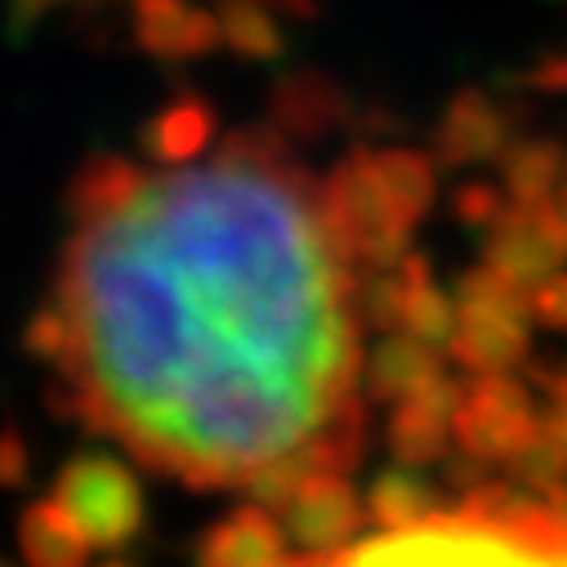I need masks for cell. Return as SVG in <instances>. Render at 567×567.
I'll return each mask as SVG.
<instances>
[{
    "label": "cell",
    "instance_id": "7c38bea8",
    "mask_svg": "<svg viewBox=\"0 0 567 567\" xmlns=\"http://www.w3.org/2000/svg\"><path fill=\"white\" fill-rule=\"evenodd\" d=\"M434 349L439 344L420 340L411 331H384L375 353L362 362V393L371 402H398L411 389L430 384L434 375H443V358Z\"/></svg>",
    "mask_w": 567,
    "mask_h": 567
},
{
    "label": "cell",
    "instance_id": "2e32d148",
    "mask_svg": "<svg viewBox=\"0 0 567 567\" xmlns=\"http://www.w3.org/2000/svg\"><path fill=\"white\" fill-rule=\"evenodd\" d=\"M210 138H215V112L202 99H184L148 125L144 148L157 162H188L210 148Z\"/></svg>",
    "mask_w": 567,
    "mask_h": 567
},
{
    "label": "cell",
    "instance_id": "277c9868",
    "mask_svg": "<svg viewBox=\"0 0 567 567\" xmlns=\"http://www.w3.org/2000/svg\"><path fill=\"white\" fill-rule=\"evenodd\" d=\"M322 206H327V219L353 264L389 268L406 255V237L415 224L389 197V188L371 162V148L349 153L331 171V179L322 184Z\"/></svg>",
    "mask_w": 567,
    "mask_h": 567
},
{
    "label": "cell",
    "instance_id": "5bb4252c",
    "mask_svg": "<svg viewBox=\"0 0 567 567\" xmlns=\"http://www.w3.org/2000/svg\"><path fill=\"white\" fill-rule=\"evenodd\" d=\"M443 509V492L420 478L415 465H398V470H384L375 483H371V496H367V518L375 523V532H398V527H411L420 518H430Z\"/></svg>",
    "mask_w": 567,
    "mask_h": 567
},
{
    "label": "cell",
    "instance_id": "603a6c76",
    "mask_svg": "<svg viewBox=\"0 0 567 567\" xmlns=\"http://www.w3.org/2000/svg\"><path fill=\"white\" fill-rule=\"evenodd\" d=\"M532 318L549 331H567V272L545 277L532 291Z\"/></svg>",
    "mask_w": 567,
    "mask_h": 567
},
{
    "label": "cell",
    "instance_id": "e0dca14e",
    "mask_svg": "<svg viewBox=\"0 0 567 567\" xmlns=\"http://www.w3.org/2000/svg\"><path fill=\"white\" fill-rule=\"evenodd\" d=\"M371 162H375V171H380L389 197L398 202V210H402L411 224H420L424 210L434 206V162L420 157V153H411V148H375Z\"/></svg>",
    "mask_w": 567,
    "mask_h": 567
},
{
    "label": "cell",
    "instance_id": "9c48e42d",
    "mask_svg": "<svg viewBox=\"0 0 567 567\" xmlns=\"http://www.w3.org/2000/svg\"><path fill=\"white\" fill-rule=\"evenodd\" d=\"M456 402L461 384L447 375H434L430 384L411 389L393 402L389 415V447L398 465H434L447 452V439H456Z\"/></svg>",
    "mask_w": 567,
    "mask_h": 567
},
{
    "label": "cell",
    "instance_id": "ffe728a7",
    "mask_svg": "<svg viewBox=\"0 0 567 567\" xmlns=\"http://www.w3.org/2000/svg\"><path fill=\"white\" fill-rule=\"evenodd\" d=\"M402 331L430 340V344H447L452 331H456V300L443 296L430 277L420 281V287L411 291L406 300V313H402Z\"/></svg>",
    "mask_w": 567,
    "mask_h": 567
},
{
    "label": "cell",
    "instance_id": "cb8c5ba5",
    "mask_svg": "<svg viewBox=\"0 0 567 567\" xmlns=\"http://www.w3.org/2000/svg\"><path fill=\"white\" fill-rule=\"evenodd\" d=\"M527 81H532V85H540V90H567V54H563V59L540 63V72H532Z\"/></svg>",
    "mask_w": 567,
    "mask_h": 567
},
{
    "label": "cell",
    "instance_id": "8fae6325",
    "mask_svg": "<svg viewBox=\"0 0 567 567\" xmlns=\"http://www.w3.org/2000/svg\"><path fill=\"white\" fill-rule=\"evenodd\" d=\"M202 563L210 567H268V563H287V532L281 518H272L268 505H241L224 523H215L197 549Z\"/></svg>",
    "mask_w": 567,
    "mask_h": 567
},
{
    "label": "cell",
    "instance_id": "5b68a950",
    "mask_svg": "<svg viewBox=\"0 0 567 567\" xmlns=\"http://www.w3.org/2000/svg\"><path fill=\"white\" fill-rule=\"evenodd\" d=\"M540 424L532 393L505 371L478 375L456 402V443L483 465H509L540 434Z\"/></svg>",
    "mask_w": 567,
    "mask_h": 567
},
{
    "label": "cell",
    "instance_id": "4fadbf2b",
    "mask_svg": "<svg viewBox=\"0 0 567 567\" xmlns=\"http://www.w3.org/2000/svg\"><path fill=\"white\" fill-rule=\"evenodd\" d=\"M138 37L157 54L188 59V54H206L210 45H219L224 28L215 14L193 10L184 0H138Z\"/></svg>",
    "mask_w": 567,
    "mask_h": 567
},
{
    "label": "cell",
    "instance_id": "7402d4cb",
    "mask_svg": "<svg viewBox=\"0 0 567 567\" xmlns=\"http://www.w3.org/2000/svg\"><path fill=\"white\" fill-rule=\"evenodd\" d=\"M452 210H456V219L470 224V228H492L505 206H501V193H496L492 184H465V188L456 193Z\"/></svg>",
    "mask_w": 567,
    "mask_h": 567
},
{
    "label": "cell",
    "instance_id": "3957f363",
    "mask_svg": "<svg viewBox=\"0 0 567 567\" xmlns=\"http://www.w3.org/2000/svg\"><path fill=\"white\" fill-rule=\"evenodd\" d=\"M331 563H532V554L501 523L474 509H439L411 527L353 540L336 549Z\"/></svg>",
    "mask_w": 567,
    "mask_h": 567
},
{
    "label": "cell",
    "instance_id": "44dd1931",
    "mask_svg": "<svg viewBox=\"0 0 567 567\" xmlns=\"http://www.w3.org/2000/svg\"><path fill=\"white\" fill-rule=\"evenodd\" d=\"M532 375L540 380V389H545V398H549L545 430H549V439H554V443L563 447V456H567V367H536Z\"/></svg>",
    "mask_w": 567,
    "mask_h": 567
},
{
    "label": "cell",
    "instance_id": "ba28073f",
    "mask_svg": "<svg viewBox=\"0 0 567 567\" xmlns=\"http://www.w3.org/2000/svg\"><path fill=\"white\" fill-rule=\"evenodd\" d=\"M563 259H567V228L554 202H514L487 228V264L527 291L554 277Z\"/></svg>",
    "mask_w": 567,
    "mask_h": 567
},
{
    "label": "cell",
    "instance_id": "7a4b0ae2",
    "mask_svg": "<svg viewBox=\"0 0 567 567\" xmlns=\"http://www.w3.org/2000/svg\"><path fill=\"white\" fill-rule=\"evenodd\" d=\"M532 322V291L483 264L465 272V281L456 287V331L447 349L474 375L514 371L518 362H527Z\"/></svg>",
    "mask_w": 567,
    "mask_h": 567
},
{
    "label": "cell",
    "instance_id": "ac0fdd59",
    "mask_svg": "<svg viewBox=\"0 0 567 567\" xmlns=\"http://www.w3.org/2000/svg\"><path fill=\"white\" fill-rule=\"evenodd\" d=\"M272 112L291 134H322L340 116L336 85H327L322 76H291L272 94Z\"/></svg>",
    "mask_w": 567,
    "mask_h": 567
},
{
    "label": "cell",
    "instance_id": "d6986e66",
    "mask_svg": "<svg viewBox=\"0 0 567 567\" xmlns=\"http://www.w3.org/2000/svg\"><path fill=\"white\" fill-rule=\"evenodd\" d=\"M219 28L224 41L246 59H277L281 45H287L272 23L268 0H219Z\"/></svg>",
    "mask_w": 567,
    "mask_h": 567
},
{
    "label": "cell",
    "instance_id": "52a82bcc",
    "mask_svg": "<svg viewBox=\"0 0 567 567\" xmlns=\"http://www.w3.org/2000/svg\"><path fill=\"white\" fill-rule=\"evenodd\" d=\"M277 514H281V532L296 545L287 563H331V554L344 549L367 523V509L340 470L313 474Z\"/></svg>",
    "mask_w": 567,
    "mask_h": 567
},
{
    "label": "cell",
    "instance_id": "30bf717a",
    "mask_svg": "<svg viewBox=\"0 0 567 567\" xmlns=\"http://www.w3.org/2000/svg\"><path fill=\"white\" fill-rule=\"evenodd\" d=\"M514 121L501 103H492L478 90H465L447 103V116L439 125V157L447 166H478L509 148Z\"/></svg>",
    "mask_w": 567,
    "mask_h": 567
},
{
    "label": "cell",
    "instance_id": "9a60e30c",
    "mask_svg": "<svg viewBox=\"0 0 567 567\" xmlns=\"http://www.w3.org/2000/svg\"><path fill=\"white\" fill-rule=\"evenodd\" d=\"M501 171L514 202H554L567 184V153L554 138H518L501 153Z\"/></svg>",
    "mask_w": 567,
    "mask_h": 567
},
{
    "label": "cell",
    "instance_id": "d4e9b609",
    "mask_svg": "<svg viewBox=\"0 0 567 567\" xmlns=\"http://www.w3.org/2000/svg\"><path fill=\"white\" fill-rule=\"evenodd\" d=\"M554 210H558V219H563V228H567V184L554 193Z\"/></svg>",
    "mask_w": 567,
    "mask_h": 567
},
{
    "label": "cell",
    "instance_id": "8992f818",
    "mask_svg": "<svg viewBox=\"0 0 567 567\" xmlns=\"http://www.w3.org/2000/svg\"><path fill=\"white\" fill-rule=\"evenodd\" d=\"M54 509L81 532L85 545H121L144 523V501H138L134 478L103 456H90L63 474Z\"/></svg>",
    "mask_w": 567,
    "mask_h": 567
},
{
    "label": "cell",
    "instance_id": "6da1fadb",
    "mask_svg": "<svg viewBox=\"0 0 567 567\" xmlns=\"http://www.w3.org/2000/svg\"><path fill=\"white\" fill-rule=\"evenodd\" d=\"M358 277L277 134L197 162L99 157L32 344L90 430L193 487L367 447Z\"/></svg>",
    "mask_w": 567,
    "mask_h": 567
}]
</instances>
